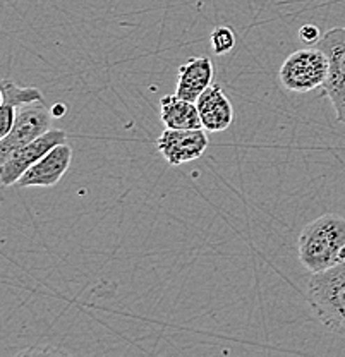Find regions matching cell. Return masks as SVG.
Wrapping results in <instances>:
<instances>
[{
	"label": "cell",
	"mask_w": 345,
	"mask_h": 357,
	"mask_svg": "<svg viewBox=\"0 0 345 357\" xmlns=\"http://www.w3.org/2000/svg\"><path fill=\"white\" fill-rule=\"evenodd\" d=\"M199 117H201L203 129L208 132H220L229 129L233 122V107L229 96L225 95L220 84H211L201 93L198 100Z\"/></svg>",
	"instance_id": "ba28073f"
},
{
	"label": "cell",
	"mask_w": 345,
	"mask_h": 357,
	"mask_svg": "<svg viewBox=\"0 0 345 357\" xmlns=\"http://www.w3.org/2000/svg\"><path fill=\"white\" fill-rule=\"evenodd\" d=\"M316 47L325 52L326 59H328V81H337L340 77H345V28H332L323 33Z\"/></svg>",
	"instance_id": "8fae6325"
},
{
	"label": "cell",
	"mask_w": 345,
	"mask_h": 357,
	"mask_svg": "<svg viewBox=\"0 0 345 357\" xmlns=\"http://www.w3.org/2000/svg\"><path fill=\"white\" fill-rule=\"evenodd\" d=\"M205 129H167L157 139V148L170 167L194 162L206 151Z\"/></svg>",
	"instance_id": "5b68a950"
},
{
	"label": "cell",
	"mask_w": 345,
	"mask_h": 357,
	"mask_svg": "<svg viewBox=\"0 0 345 357\" xmlns=\"http://www.w3.org/2000/svg\"><path fill=\"white\" fill-rule=\"evenodd\" d=\"M160 119L167 129H201L198 105L181 98L176 93L160 98Z\"/></svg>",
	"instance_id": "30bf717a"
},
{
	"label": "cell",
	"mask_w": 345,
	"mask_h": 357,
	"mask_svg": "<svg viewBox=\"0 0 345 357\" xmlns=\"http://www.w3.org/2000/svg\"><path fill=\"white\" fill-rule=\"evenodd\" d=\"M17 109L13 105H0V137L7 136L16 122Z\"/></svg>",
	"instance_id": "9a60e30c"
},
{
	"label": "cell",
	"mask_w": 345,
	"mask_h": 357,
	"mask_svg": "<svg viewBox=\"0 0 345 357\" xmlns=\"http://www.w3.org/2000/svg\"><path fill=\"white\" fill-rule=\"evenodd\" d=\"M50 112H52V115H54L55 119L64 117L66 112H68V107H66L64 103H55L54 107H50Z\"/></svg>",
	"instance_id": "e0dca14e"
},
{
	"label": "cell",
	"mask_w": 345,
	"mask_h": 357,
	"mask_svg": "<svg viewBox=\"0 0 345 357\" xmlns=\"http://www.w3.org/2000/svg\"><path fill=\"white\" fill-rule=\"evenodd\" d=\"M328 76V59L318 47L296 50L285 59L278 70L282 86L292 93H309L316 88H323Z\"/></svg>",
	"instance_id": "3957f363"
},
{
	"label": "cell",
	"mask_w": 345,
	"mask_h": 357,
	"mask_svg": "<svg viewBox=\"0 0 345 357\" xmlns=\"http://www.w3.org/2000/svg\"><path fill=\"white\" fill-rule=\"evenodd\" d=\"M211 48L217 55H225L236 47V33L229 26H218L211 31Z\"/></svg>",
	"instance_id": "5bb4252c"
},
{
	"label": "cell",
	"mask_w": 345,
	"mask_h": 357,
	"mask_svg": "<svg viewBox=\"0 0 345 357\" xmlns=\"http://www.w3.org/2000/svg\"><path fill=\"white\" fill-rule=\"evenodd\" d=\"M306 297L314 316L323 325L345 338V261L313 273Z\"/></svg>",
	"instance_id": "7a4b0ae2"
},
{
	"label": "cell",
	"mask_w": 345,
	"mask_h": 357,
	"mask_svg": "<svg viewBox=\"0 0 345 357\" xmlns=\"http://www.w3.org/2000/svg\"><path fill=\"white\" fill-rule=\"evenodd\" d=\"M300 265L309 273H320L345 261V218L325 213L307 223L299 234Z\"/></svg>",
	"instance_id": "6da1fadb"
},
{
	"label": "cell",
	"mask_w": 345,
	"mask_h": 357,
	"mask_svg": "<svg viewBox=\"0 0 345 357\" xmlns=\"http://www.w3.org/2000/svg\"><path fill=\"white\" fill-rule=\"evenodd\" d=\"M66 141H68L66 131H62V129H50L43 136H40L38 139L17 150L10 158L0 163V182H2L3 188L17 184V181H20L21 176L29 167L35 165L40 158H43L52 148L59 146V144L66 143Z\"/></svg>",
	"instance_id": "8992f818"
},
{
	"label": "cell",
	"mask_w": 345,
	"mask_h": 357,
	"mask_svg": "<svg viewBox=\"0 0 345 357\" xmlns=\"http://www.w3.org/2000/svg\"><path fill=\"white\" fill-rule=\"evenodd\" d=\"M52 112L45 105V100L28 105L17 107L16 122L7 136L0 137V163L10 158L17 150L38 139L40 136L50 131Z\"/></svg>",
	"instance_id": "277c9868"
},
{
	"label": "cell",
	"mask_w": 345,
	"mask_h": 357,
	"mask_svg": "<svg viewBox=\"0 0 345 357\" xmlns=\"http://www.w3.org/2000/svg\"><path fill=\"white\" fill-rule=\"evenodd\" d=\"M213 62L208 57H191L179 67L176 95L194 102L213 84Z\"/></svg>",
	"instance_id": "9c48e42d"
},
{
	"label": "cell",
	"mask_w": 345,
	"mask_h": 357,
	"mask_svg": "<svg viewBox=\"0 0 345 357\" xmlns=\"http://www.w3.org/2000/svg\"><path fill=\"white\" fill-rule=\"evenodd\" d=\"M0 95H2L3 105H13V107H23L28 103L42 102L43 93L35 86H20L16 81L13 79H3L0 83Z\"/></svg>",
	"instance_id": "7c38bea8"
},
{
	"label": "cell",
	"mask_w": 345,
	"mask_h": 357,
	"mask_svg": "<svg viewBox=\"0 0 345 357\" xmlns=\"http://www.w3.org/2000/svg\"><path fill=\"white\" fill-rule=\"evenodd\" d=\"M321 33L320 28L314 24H304L302 28L299 29V40L307 47H316L318 42L321 40Z\"/></svg>",
	"instance_id": "2e32d148"
},
{
	"label": "cell",
	"mask_w": 345,
	"mask_h": 357,
	"mask_svg": "<svg viewBox=\"0 0 345 357\" xmlns=\"http://www.w3.org/2000/svg\"><path fill=\"white\" fill-rule=\"evenodd\" d=\"M70 162H72V148L68 143L59 144L52 148L35 165L29 167L17 181V185L20 188H52L61 182V178L69 170Z\"/></svg>",
	"instance_id": "52a82bcc"
},
{
	"label": "cell",
	"mask_w": 345,
	"mask_h": 357,
	"mask_svg": "<svg viewBox=\"0 0 345 357\" xmlns=\"http://www.w3.org/2000/svg\"><path fill=\"white\" fill-rule=\"evenodd\" d=\"M321 96L328 98L332 103L337 122L345 124V77L325 83V86L321 88Z\"/></svg>",
	"instance_id": "4fadbf2b"
}]
</instances>
